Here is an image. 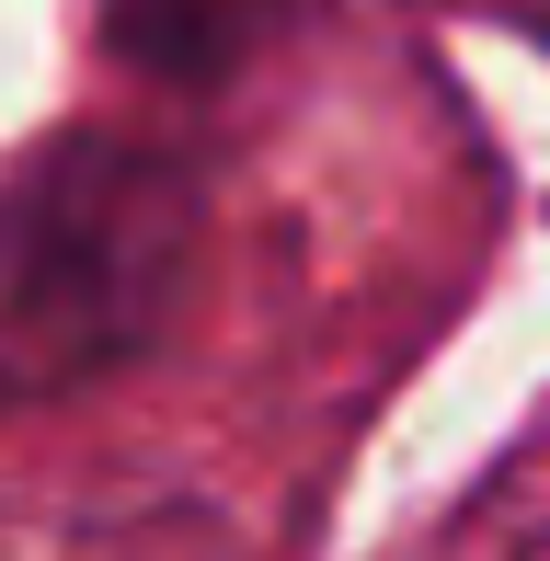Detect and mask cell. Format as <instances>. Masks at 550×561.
<instances>
[{"mask_svg": "<svg viewBox=\"0 0 550 561\" xmlns=\"http://www.w3.org/2000/svg\"><path fill=\"white\" fill-rule=\"evenodd\" d=\"M207 184L161 138H81L35 149L0 184V413L69 401L161 344L195 275Z\"/></svg>", "mask_w": 550, "mask_h": 561, "instance_id": "cell-1", "label": "cell"}, {"mask_svg": "<svg viewBox=\"0 0 550 561\" xmlns=\"http://www.w3.org/2000/svg\"><path fill=\"white\" fill-rule=\"evenodd\" d=\"M298 0H104V46L149 81H218L287 23Z\"/></svg>", "mask_w": 550, "mask_h": 561, "instance_id": "cell-2", "label": "cell"}]
</instances>
